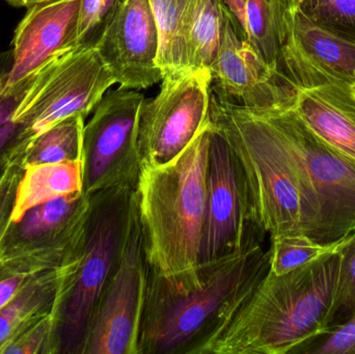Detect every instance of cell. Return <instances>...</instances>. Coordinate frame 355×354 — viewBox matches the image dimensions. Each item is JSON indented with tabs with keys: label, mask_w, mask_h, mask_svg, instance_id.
<instances>
[{
	"label": "cell",
	"mask_w": 355,
	"mask_h": 354,
	"mask_svg": "<svg viewBox=\"0 0 355 354\" xmlns=\"http://www.w3.org/2000/svg\"><path fill=\"white\" fill-rule=\"evenodd\" d=\"M338 249L283 276L269 269L198 354H297L325 334L339 270Z\"/></svg>",
	"instance_id": "obj_1"
},
{
	"label": "cell",
	"mask_w": 355,
	"mask_h": 354,
	"mask_svg": "<svg viewBox=\"0 0 355 354\" xmlns=\"http://www.w3.org/2000/svg\"><path fill=\"white\" fill-rule=\"evenodd\" d=\"M213 126L210 116L172 161L141 166L135 191L149 272L183 292L200 283V249L206 174Z\"/></svg>",
	"instance_id": "obj_2"
},
{
	"label": "cell",
	"mask_w": 355,
	"mask_h": 354,
	"mask_svg": "<svg viewBox=\"0 0 355 354\" xmlns=\"http://www.w3.org/2000/svg\"><path fill=\"white\" fill-rule=\"evenodd\" d=\"M210 118L241 166L257 228L270 239L306 235L315 241L316 197L275 127L260 112L230 103L212 91Z\"/></svg>",
	"instance_id": "obj_3"
},
{
	"label": "cell",
	"mask_w": 355,
	"mask_h": 354,
	"mask_svg": "<svg viewBox=\"0 0 355 354\" xmlns=\"http://www.w3.org/2000/svg\"><path fill=\"white\" fill-rule=\"evenodd\" d=\"M269 269V249L257 241L200 267V283L183 292L149 272L139 354H198Z\"/></svg>",
	"instance_id": "obj_4"
},
{
	"label": "cell",
	"mask_w": 355,
	"mask_h": 354,
	"mask_svg": "<svg viewBox=\"0 0 355 354\" xmlns=\"http://www.w3.org/2000/svg\"><path fill=\"white\" fill-rule=\"evenodd\" d=\"M135 191L119 189L89 199L78 267L56 313L60 354L83 353L96 306L122 254L135 212Z\"/></svg>",
	"instance_id": "obj_5"
},
{
	"label": "cell",
	"mask_w": 355,
	"mask_h": 354,
	"mask_svg": "<svg viewBox=\"0 0 355 354\" xmlns=\"http://www.w3.org/2000/svg\"><path fill=\"white\" fill-rule=\"evenodd\" d=\"M114 83L95 46H79L52 60L33 76L15 112L25 145L70 116L87 118Z\"/></svg>",
	"instance_id": "obj_6"
},
{
	"label": "cell",
	"mask_w": 355,
	"mask_h": 354,
	"mask_svg": "<svg viewBox=\"0 0 355 354\" xmlns=\"http://www.w3.org/2000/svg\"><path fill=\"white\" fill-rule=\"evenodd\" d=\"M258 112L275 127L312 185L319 209L315 241L339 242L355 231V161L317 136L294 108Z\"/></svg>",
	"instance_id": "obj_7"
},
{
	"label": "cell",
	"mask_w": 355,
	"mask_h": 354,
	"mask_svg": "<svg viewBox=\"0 0 355 354\" xmlns=\"http://www.w3.org/2000/svg\"><path fill=\"white\" fill-rule=\"evenodd\" d=\"M146 99L133 89L104 94L83 129V193L135 191L141 174L139 127Z\"/></svg>",
	"instance_id": "obj_8"
},
{
	"label": "cell",
	"mask_w": 355,
	"mask_h": 354,
	"mask_svg": "<svg viewBox=\"0 0 355 354\" xmlns=\"http://www.w3.org/2000/svg\"><path fill=\"white\" fill-rule=\"evenodd\" d=\"M148 274L135 206L120 259L94 311L83 354H139Z\"/></svg>",
	"instance_id": "obj_9"
},
{
	"label": "cell",
	"mask_w": 355,
	"mask_h": 354,
	"mask_svg": "<svg viewBox=\"0 0 355 354\" xmlns=\"http://www.w3.org/2000/svg\"><path fill=\"white\" fill-rule=\"evenodd\" d=\"M206 174V204L200 267L238 253L263 234L252 220L241 166L225 137L213 125Z\"/></svg>",
	"instance_id": "obj_10"
},
{
	"label": "cell",
	"mask_w": 355,
	"mask_h": 354,
	"mask_svg": "<svg viewBox=\"0 0 355 354\" xmlns=\"http://www.w3.org/2000/svg\"><path fill=\"white\" fill-rule=\"evenodd\" d=\"M210 69L166 76L154 99L146 100L139 127L141 166L172 161L193 141L210 116Z\"/></svg>",
	"instance_id": "obj_11"
},
{
	"label": "cell",
	"mask_w": 355,
	"mask_h": 354,
	"mask_svg": "<svg viewBox=\"0 0 355 354\" xmlns=\"http://www.w3.org/2000/svg\"><path fill=\"white\" fill-rule=\"evenodd\" d=\"M92 203L83 191L31 208L10 222L0 242V258L42 256L62 265L80 258Z\"/></svg>",
	"instance_id": "obj_12"
},
{
	"label": "cell",
	"mask_w": 355,
	"mask_h": 354,
	"mask_svg": "<svg viewBox=\"0 0 355 354\" xmlns=\"http://www.w3.org/2000/svg\"><path fill=\"white\" fill-rule=\"evenodd\" d=\"M210 71L215 83L214 95L230 103L264 112H284L295 106L297 89L285 75L261 60L240 37L229 15Z\"/></svg>",
	"instance_id": "obj_13"
},
{
	"label": "cell",
	"mask_w": 355,
	"mask_h": 354,
	"mask_svg": "<svg viewBox=\"0 0 355 354\" xmlns=\"http://www.w3.org/2000/svg\"><path fill=\"white\" fill-rule=\"evenodd\" d=\"M95 47L123 89H147L164 80L159 33L149 0H126Z\"/></svg>",
	"instance_id": "obj_14"
},
{
	"label": "cell",
	"mask_w": 355,
	"mask_h": 354,
	"mask_svg": "<svg viewBox=\"0 0 355 354\" xmlns=\"http://www.w3.org/2000/svg\"><path fill=\"white\" fill-rule=\"evenodd\" d=\"M281 73L296 89L355 87V44L327 33L286 3Z\"/></svg>",
	"instance_id": "obj_15"
},
{
	"label": "cell",
	"mask_w": 355,
	"mask_h": 354,
	"mask_svg": "<svg viewBox=\"0 0 355 354\" xmlns=\"http://www.w3.org/2000/svg\"><path fill=\"white\" fill-rule=\"evenodd\" d=\"M81 0H44L27 8L12 39V57L4 85L12 87L78 47Z\"/></svg>",
	"instance_id": "obj_16"
},
{
	"label": "cell",
	"mask_w": 355,
	"mask_h": 354,
	"mask_svg": "<svg viewBox=\"0 0 355 354\" xmlns=\"http://www.w3.org/2000/svg\"><path fill=\"white\" fill-rule=\"evenodd\" d=\"M294 110L317 136L355 161V87L325 85L297 89Z\"/></svg>",
	"instance_id": "obj_17"
},
{
	"label": "cell",
	"mask_w": 355,
	"mask_h": 354,
	"mask_svg": "<svg viewBox=\"0 0 355 354\" xmlns=\"http://www.w3.org/2000/svg\"><path fill=\"white\" fill-rule=\"evenodd\" d=\"M232 24L254 51L281 72L286 39V0H223Z\"/></svg>",
	"instance_id": "obj_18"
},
{
	"label": "cell",
	"mask_w": 355,
	"mask_h": 354,
	"mask_svg": "<svg viewBox=\"0 0 355 354\" xmlns=\"http://www.w3.org/2000/svg\"><path fill=\"white\" fill-rule=\"evenodd\" d=\"M79 260L80 258L74 263L40 274L0 309V349L35 316L48 312L58 313L78 267Z\"/></svg>",
	"instance_id": "obj_19"
},
{
	"label": "cell",
	"mask_w": 355,
	"mask_h": 354,
	"mask_svg": "<svg viewBox=\"0 0 355 354\" xmlns=\"http://www.w3.org/2000/svg\"><path fill=\"white\" fill-rule=\"evenodd\" d=\"M83 188V160L28 166L19 182L12 222L35 206Z\"/></svg>",
	"instance_id": "obj_20"
},
{
	"label": "cell",
	"mask_w": 355,
	"mask_h": 354,
	"mask_svg": "<svg viewBox=\"0 0 355 354\" xmlns=\"http://www.w3.org/2000/svg\"><path fill=\"white\" fill-rule=\"evenodd\" d=\"M159 33L158 66L164 77L189 70L188 25L191 0H149Z\"/></svg>",
	"instance_id": "obj_21"
},
{
	"label": "cell",
	"mask_w": 355,
	"mask_h": 354,
	"mask_svg": "<svg viewBox=\"0 0 355 354\" xmlns=\"http://www.w3.org/2000/svg\"><path fill=\"white\" fill-rule=\"evenodd\" d=\"M85 118L70 116L31 139L12 163L22 170L41 164L62 163L83 160Z\"/></svg>",
	"instance_id": "obj_22"
},
{
	"label": "cell",
	"mask_w": 355,
	"mask_h": 354,
	"mask_svg": "<svg viewBox=\"0 0 355 354\" xmlns=\"http://www.w3.org/2000/svg\"><path fill=\"white\" fill-rule=\"evenodd\" d=\"M227 19L223 0H191L188 25L190 71L211 68L223 41Z\"/></svg>",
	"instance_id": "obj_23"
},
{
	"label": "cell",
	"mask_w": 355,
	"mask_h": 354,
	"mask_svg": "<svg viewBox=\"0 0 355 354\" xmlns=\"http://www.w3.org/2000/svg\"><path fill=\"white\" fill-rule=\"evenodd\" d=\"M313 24L355 44V0H286Z\"/></svg>",
	"instance_id": "obj_24"
},
{
	"label": "cell",
	"mask_w": 355,
	"mask_h": 354,
	"mask_svg": "<svg viewBox=\"0 0 355 354\" xmlns=\"http://www.w3.org/2000/svg\"><path fill=\"white\" fill-rule=\"evenodd\" d=\"M6 72L0 74V174L24 145V128L15 121L14 114L35 75L6 87Z\"/></svg>",
	"instance_id": "obj_25"
},
{
	"label": "cell",
	"mask_w": 355,
	"mask_h": 354,
	"mask_svg": "<svg viewBox=\"0 0 355 354\" xmlns=\"http://www.w3.org/2000/svg\"><path fill=\"white\" fill-rule=\"evenodd\" d=\"M270 240V272L277 276H283L336 251L341 241L335 245H320L306 235H287Z\"/></svg>",
	"instance_id": "obj_26"
},
{
	"label": "cell",
	"mask_w": 355,
	"mask_h": 354,
	"mask_svg": "<svg viewBox=\"0 0 355 354\" xmlns=\"http://www.w3.org/2000/svg\"><path fill=\"white\" fill-rule=\"evenodd\" d=\"M338 249L339 270L327 332L355 317V231L342 239Z\"/></svg>",
	"instance_id": "obj_27"
},
{
	"label": "cell",
	"mask_w": 355,
	"mask_h": 354,
	"mask_svg": "<svg viewBox=\"0 0 355 354\" xmlns=\"http://www.w3.org/2000/svg\"><path fill=\"white\" fill-rule=\"evenodd\" d=\"M0 354H60L56 312L27 322L1 347Z\"/></svg>",
	"instance_id": "obj_28"
},
{
	"label": "cell",
	"mask_w": 355,
	"mask_h": 354,
	"mask_svg": "<svg viewBox=\"0 0 355 354\" xmlns=\"http://www.w3.org/2000/svg\"><path fill=\"white\" fill-rule=\"evenodd\" d=\"M62 266L64 265L42 256L0 258V309L40 274Z\"/></svg>",
	"instance_id": "obj_29"
},
{
	"label": "cell",
	"mask_w": 355,
	"mask_h": 354,
	"mask_svg": "<svg viewBox=\"0 0 355 354\" xmlns=\"http://www.w3.org/2000/svg\"><path fill=\"white\" fill-rule=\"evenodd\" d=\"M126 0H81L77 46H95Z\"/></svg>",
	"instance_id": "obj_30"
},
{
	"label": "cell",
	"mask_w": 355,
	"mask_h": 354,
	"mask_svg": "<svg viewBox=\"0 0 355 354\" xmlns=\"http://www.w3.org/2000/svg\"><path fill=\"white\" fill-rule=\"evenodd\" d=\"M297 354H355V317L317 337Z\"/></svg>",
	"instance_id": "obj_31"
},
{
	"label": "cell",
	"mask_w": 355,
	"mask_h": 354,
	"mask_svg": "<svg viewBox=\"0 0 355 354\" xmlns=\"http://www.w3.org/2000/svg\"><path fill=\"white\" fill-rule=\"evenodd\" d=\"M23 170L16 163L8 164L0 175V242L12 222L17 189Z\"/></svg>",
	"instance_id": "obj_32"
},
{
	"label": "cell",
	"mask_w": 355,
	"mask_h": 354,
	"mask_svg": "<svg viewBox=\"0 0 355 354\" xmlns=\"http://www.w3.org/2000/svg\"><path fill=\"white\" fill-rule=\"evenodd\" d=\"M6 1L12 4V6H17V8H29V6L39 3V2L44 1V0H6Z\"/></svg>",
	"instance_id": "obj_33"
},
{
	"label": "cell",
	"mask_w": 355,
	"mask_h": 354,
	"mask_svg": "<svg viewBox=\"0 0 355 354\" xmlns=\"http://www.w3.org/2000/svg\"><path fill=\"white\" fill-rule=\"evenodd\" d=\"M2 172H1V174H2ZM1 174H0V175H1Z\"/></svg>",
	"instance_id": "obj_34"
}]
</instances>
